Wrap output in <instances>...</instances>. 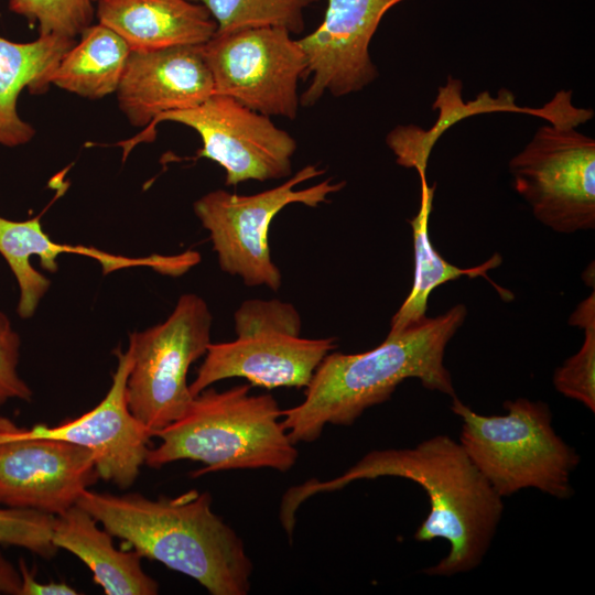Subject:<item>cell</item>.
Segmentation results:
<instances>
[{"label": "cell", "instance_id": "cell-1", "mask_svg": "<svg viewBox=\"0 0 595 595\" xmlns=\"http://www.w3.org/2000/svg\"><path fill=\"white\" fill-rule=\"evenodd\" d=\"M379 477H400L423 488L430 510L414 533L429 542L444 539L450 551L424 570L431 576H453L475 570L484 560L504 513L502 497L473 463L462 444L445 434L408 448L374 450L342 475L311 478L290 487L280 504V522L289 537L300 506L309 498Z\"/></svg>", "mask_w": 595, "mask_h": 595}, {"label": "cell", "instance_id": "cell-2", "mask_svg": "<svg viewBox=\"0 0 595 595\" xmlns=\"http://www.w3.org/2000/svg\"><path fill=\"white\" fill-rule=\"evenodd\" d=\"M467 309L456 304L425 317L376 348L359 354L329 353L305 387L304 400L282 410V425L296 445L316 441L327 424L350 425L367 409L387 401L405 379L455 397L445 348L463 325Z\"/></svg>", "mask_w": 595, "mask_h": 595}, {"label": "cell", "instance_id": "cell-3", "mask_svg": "<svg viewBox=\"0 0 595 595\" xmlns=\"http://www.w3.org/2000/svg\"><path fill=\"white\" fill-rule=\"evenodd\" d=\"M76 504L141 558L194 578L209 594H248L252 562L240 537L213 511L209 493L150 499L88 488Z\"/></svg>", "mask_w": 595, "mask_h": 595}, {"label": "cell", "instance_id": "cell-4", "mask_svg": "<svg viewBox=\"0 0 595 595\" xmlns=\"http://www.w3.org/2000/svg\"><path fill=\"white\" fill-rule=\"evenodd\" d=\"M144 465L160 468L176 461L205 465L193 477L230 469L288 472L299 452L282 425V410L271 394H251L250 386L224 391L206 388L176 421L152 433Z\"/></svg>", "mask_w": 595, "mask_h": 595}, {"label": "cell", "instance_id": "cell-5", "mask_svg": "<svg viewBox=\"0 0 595 595\" xmlns=\"http://www.w3.org/2000/svg\"><path fill=\"white\" fill-rule=\"evenodd\" d=\"M504 408V415H483L452 398L463 422L459 443L473 463L502 498L526 488L570 498L580 455L553 429L549 405L518 398Z\"/></svg>", "mask_w": 595, "mask_h": 595}, {"label": "cell", "instance_id": "cell-6", "mask_svg": "<svg viewBox=\"0 0 595 595\" xmlns=\"http://www.w3.org/2000/svg\"><path fill=\"white\" fill-rule=\"evenodd\" d=\"M234 323L236 339L209 344L190 385L193 397L235 377L266 389L306 387L324 357L336 347L332 337H302L298 310L278 299L244 301Z\"/></svg>", "mask_w": 595, "mask_h": 595}, {"label": "cell", "instance_id": "cell-7", "mask_svg": "<svg viewBox=\"0 0 595 595\" xmlns=\"http://www.w3.org/2000/svg\"><path fill=\"white\" fill-rule=\"evenodd\" d=\"M212 323L205 300L186 293L164 322L130 334L132 366L127 379V403L151 436L190 408L194 397L187 372L212 343Z\"/></svg>", "mask_w": 595, "mask_h": 595}, {"label": "cell", "instance_id": "cell-8", "mask_svg": "<svg viewBox=\"0 0 595 595\" xmlns=\"http://www.w3.org/2000/svg\"><path fill=\"white\" fill-rule=\"evenodd\" d=\"M323 173L324 170L309 164L284 183L253 195L215 190L198 198L193 205L194 213L209 232L220 269L240 277L249 286L266 285L278 291L282 274L271 259L268 241L271 223L290 204L317 207L345 186V182L327 178L295 190Z\"/></svg>", "mask_w": 595, "mask_h": 595}, {"label": "cell", "instance_id": "cell-9", "mask_svg": "<svg viewBox=\"0 0 595 595\" xmlns=\"http://www.w3.org/2000/svg\"><path fill=\"white\" fill-rule=\"evenodd\" d=\"M513 187L534 217L561 234L595 227V140L545 125L509 161Z\"/></svg>", "mask_w": 595, "mask_h": 595}, {"label": "cell", "instance_id": "cell-10", "mask_svg": "<svg viewBox=\"0 0 595 595\" xmlns=\"http://www.w3.org/2000/svg\"><path fill=\"white\" fill-rule=\"evenodd\" d=\"M163 121L187 126L199 134L203 147L196 158L219 164L226 173V185L291 176L296 150L292 136L269 116L215 94L195 107L160 115L136 138L120 143L125 156L138 142L153 140L156 125Z\"/></svg>", "mask_w": 595, "mask_h": 595}, {"label": "cell", "instance_id": "cell-11", "mask_svg": "<svg viewBox=\"0 0 595 595\" xmlns=\"http://www.w3.org/2000/svg\"><path fill=\"white\" fill-rule=\"evenodd\" d=\"M202 50L215 95L269 117H296L306 58L290 32L259 28L215 34Z\"/></svg>", "mask_w": 595, "mask_h": 595}, {"label": "cell", "instance_id": "cell-12", "mask_svg": "<svg viewBox=\"0 0 595 595\" xmlns=\"http://www.w3.org/2000/svg\"><path fill=\"white\" fill-rule=\"evenodd\" d=\"M99 479L91 451L0 414V506L58 516Z\"/></svg>", "mask_w": 595, "mask_h": 595}, {"label": "cell", "instance_id": "cell-13", "mask_svg": "<svg viewBox=\"0 0 595 595\" xmlns=\"http://www.w3.org/2000/svg\"><path fill=\"white\" fill-rule=\"evenodd\" d=\"M404 0H327L322 23L298 40L311 77L300 105L313 106L327 93H358L379 75L369 45L383 15Z\"/></svg>", "mask_w": 595, "mask_h": 595}, {"label": "cell", "instance_id": "cell-14", "mask_svg": "<svg viewBox=\"0 0 595 595\" xmlns=\"http://www.w3.org/2000/svg\"><path fill=\"white\" fill-rule=\"evenodd\" d=\"M117 368L104 399L77 419L55 426L40 423L30 428L37 436L60 440L91 451L99 478L120 489L129 488L138 478L149 451L148 429L130 412L127 403V379L132 356L118 346L113 350Z\"/></svg>", "mask_w": 595, "mask_h": 595}, {"label": "cell", "instance_id": "cell-15", "mask_svg": "<svg viewBox=\"0 0 595 595\" xmlns=\"http://www.w3.org/2000/svg\"><path fill=\"white\" fill-rule=\"evenodd\" d=\"M121 111L134 127L195 107L214 95L202 45L131 51L117 88Z\"/></svg>", "mask_w": 595, "mask_h": 595}, {"label": "cell", "instance_id": "cell-16", "mask_svg": "<svg viewBox=\"0 0 595 595\" xmlns=\"http://www.w3.org/2000/svg\"><path fill=\"white\" fill-rule=\"evenodd\" d=\"M62 253L95 259L101 266L104 274L126 268L149 267L162 274L178 277L201 260L199 253L192 250L173 256L155 253L133 258L94 247L57 244L43 230L40 216L22 221L0 216V255L7 261L19 286L17 311L20 317L30 318L34 315L51 285L50 280L32 267L31 257H39L42 268L54 273L58 270L56 258Z\"/></svg>", "mask_w": 595, "mask_h": 595}, {"label": "cell", "instance_id": "cell-17", "mask_svg": "<svg viewBox=\"0 0 595 595\" xmlns=\"http://www.w3.org/2000/svg\"><path fill=\"white\" fill-rule=\"evenodd\" d=\"M98 23L119 34L131 51L203 45L217 24L204 4L193 0H98Z\"/></svg>", "mask_w": 595, "mask_h": 595}, {"label": "cell", "instance_id": "cell-18", "mask_svg": "<svg viewBox=\"0 0 595 595\" xmlns=\"http://www.w3.org/2000/svg\"><path fill=\"white\" fill-rule=\"evenodd\" d=\"M112 536L77 504L55 516L53 543L77 556L106 595H155L159 584L141 566L133 550H118Z\"/></svg>", "mask_w": 595, "mask_h": 595}, {"label": "cell", "instance_id": "cell-19", "mask_svg": "<svg viewBox=\"0 0 595 595\" xmlns=\"http://www.w3.org/2000/svg\"><path fill=\"white\" fill-rule=\"evenodd\" d=\"M439 118L429 130L418 126H397L386 137V143L396 156V162L408 169H415L418 174H426L428 160L437 139L451 126L459 120L479 113L508 111L529 113L542 117L555 125L566 117L565 100L555 95L551 101L541 108L519 107L515 104L511 91L502 89L497 98L484 91L475 100L464 102L462 99V83L447 77L446 85L439 87L434 104Z\"/></svg>", "mask_w": 595, "mask_h": 595}, {"label": "cell", "instance_id": "cell-20", "mask_svg": "<svg viewBox=\"0 0 595 595\" xmlns=\"http://www.w3.org/2000/svg\"><path fill=\"white\" fill-rule=\"evenodd\" d=\"M74 39L39 35L32 42L17 43L0 36V144L18 147L34 137V128L18 115L20 93L43 94L63 55Z\"/></svg>", "mask_w": 595, "mask_h": 595}, {"label": "cell", "instance_id": "cell-21", "mask_svg": "<svg viewBox=\"0 0 595 595\" xmlns=\"http://www.w3.org/2000/svg\"><path fill=\"white\" fill-rule=\"evenodd\" d=\"M421 198L418 213L409 220L413 236L414 278L410 293L394 313L390 322L388 334H397L407 327L425 318L428 300L434 289L441 284L466 275L472 279L485 278L498 292L504 301H511L513 294L496 284L487 275L491 269L502 262L501 256L496 252L485 262L472 267L459 268L446 261L433 247L429 238V220L433 210V198L436 184H428L426 174H420Z\"/></svg>", "mask_w": 595, "mask_h": 595}, {"label": "cell", "instance_id": "cell-22", "mask_svg": "<svg viewBox=\"0 0 595 595\" xmlns=\"http://www.w3.org/2000/svg\"><path fill=\"white\" fill-rule=\"evenodd\" d=\"M63 55L52 84L89 99L117 91L131 53L126 41L108 26H87Z\"/></svg>", "mask_w": 595, "mask_h": 595}, {"label": "cell", "instance_id": "cell-23", "mask_svg": "<svg viewBox=\"0 0 595 595\" xmlns=\"http://www.w3.org/2000/svg\"><path fill=\"white\" fill-rule=\"evenodd\" d=\"M209 11L215 34L247 29L281 28L293 33L304 29V10L320 0H193Z\"/></svg>", "mask_w": 595, "mask_h": 595}, {"label": "cell", "instance_id": "cell-24", "mask_svg": "<svg viewBox=\"0 0 595 595\" xmlns=\"http://www.w3.org/2000/svg\"><path fill=\"white\" fill-rule=\"evenodd\" d=\"M570 325L584 329L580 350L567 358L553 375L554 388L563 396L595 412V298L594 291L573 312Z\"/></svg>", "mask_w": 595, "mask_h": 595}, {"label": "cell", "instance_id": "cell-25", "mask_svg": "<svg viewBox=\"0 0 595 595\" xmlns=\"http://www.w3.org/2000/svg\"><path fill=\"white\" fill-rule=\"evenodd\" d=\"M94 0H10L11 12L39 26V35L75 39L93 24Z\"/></svg>", "mask_w": 595, "mask_h": 595}, {"label": "cell", "instance_id": "cell-26", "mask_svg": "<svg viewBox=\"0 0 595 595\" xmlns=\"http://www.w3.org/2000/svg\"><path fill=\"white\" fill-rule=\"evenodd\" d=\"M55 516L44 512L0 506V544L24 549L43 559H52Z\"/></svg>", "mask_w": 595, "mask_h": 595}, {"label": "cell", "instance_id": "cell-27", "mask_svg": "<svg viewBox=\"0 0 595 595\" xmlns=\"http://www.w3.org/2000/svg\"><path fill=\"white\" fill-rule=\"evenodd\" d=\"M21 338L0 311V404L10 400L31 401L33 391L19 375Z\"/></svg>", "mask_w": 595, "mask_h": 595}, {"label": "cell", "instance_id": "cell-28", "mask_svg": "<svg viewBox=\"0 0 595 595\" xmlns=\"http://www.w3.org/2000/svg\"><path fill=\"white\" fill-rule=\"evenodd\" d=\"M21 576L20 595H76L78 592L64 582L41 583L23 559L19 560Z\"/></svg>", "mask_w": 595, "mask_h": 595}, {"label": "cell", "instance_id": "cell-29", "mask_svg": "<svg viewBox=\"0 0 595 595\" xmlns=\"http://www.w3.org/2000/svg\"><path fill=\"white\" fill-rule=\"evenodd\" d=\"M21 576L18 566L0 551V595H20Z\"/></svg>", "mask_w": 595, "mask_h": 595}, {"label": "cell", "instance_id": "cell-30", "mask_svg": "<svg viewBox=\"0 0 595 595\" xmlns=\"http://www.w3.org/2000/svg\"><path fill=\"white\" fill-rule=\"evenodd\" d=\"M95 2L98 1V0H94Z\"/></svg>", "mask_w": 595, "mask_h": 595}]
</instances>
